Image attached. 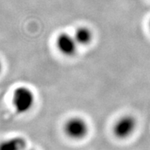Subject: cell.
<instances>
[{
    "mask_svg": "<svg viewBox=\"0 0 150 150\" xmlns=\"http://www.w3.org/2000/svg\"><path fill=\"white\" fill-rule=\"evenodd\" d=\"M35 102V96L29 87L20 86L17 87L12 95V104L16 112L23 114L29 112Z\"/></svg>",
    "mask_w": 150,
    "mask_h": 150,
    "instance_id": "cell-1",
    "label": "cell"
},
{
    "mask_svg": "<svg viewBox=\"0 0 150 150\" xmlns=\"http://www.w3.org/2000/svg\"><path fill=\"white\" fill-rule=\"evenodd\" d=\"M64 132L71 139L82 140L89 133V125L81 117H72L64 122Z\"/></svg>",
    "mask_w": 150,
    "mask_h": 150,
    "instance_id": "cell-2",
    "label": "cell"
},
{
    "mask_svg": "<svg viewBox=\"0 0 150 150\" xmlns=\"http://www.w3.org/2000/svg\"><path fill=\"white\" fill-rule=\"evenodd\" d=\"M136 127V119L132 115H124L115 122L112 127V133L119 139H127L134 133Z\"/></svg>",
    "mask_w": 150,
    "mask_h": 150,
    "instance_id": "cell-3",
    "label": "cell"
},
{
    "mask_svg": "<svg viewBox=\"0 0 150 150\" xmlns=\"http://www.w3.org/2000/svg\"><path fill=\"white\" fill-rule=\"evenodd\" d=\"M56 46L61 54L67 57H72L76 54L77 45L74 35L67 32H62L56 38Z\"/></svg>",
    "mask_w": 150,
    "mask_h": 150,
    "instance_id": "cell-4",
    "label": "cell"
},
{
    "mask_svg": "<svg viewBox=\"0 0 150 150\" xmlns=\"http://www.w3.org/2000/svg\"><path fill=\"white\" fill-rule=\"evenodd\" d=\"M27 142L22 136H13L0 142V150H25Z\"/></svg>",
    "mask_w": 150,
    "mask_h": 150,
    "instance_id": "cell-5",
    "label": "cell"
},
{
    "mask_svg": "<svg viewBox=\"0 0 150 150\" xmlns=\"http://www.w3.org/2000/svg\"><path fill=\"white\" fill-rule=\"evenodd\" d=\"M78 45H87L93 40V33L91 30L85 26H81L75 30L73 35Z\"/></svg>",
    "mask_w": 150,
    "mask_h": 150,
    "instance_id": "cell-6",
    "label": "cell"
},
{
    "mask_svg": "<svg viewBox=\"0 0 150 150\" xmlns=\"http://www.w3.org/2000/svg\"><path fill=\"white\" fill-rule=\"evenodd\" d=\"M2 68V62H1V61H0V73H1Z\"/></svg>",
    "mask_w": 150,
    "mask_h": 150,
    "instance_id": "cell-7",
    "label": "cell"
},
{
    "mask_svg": "<svg viewBox=\"0 0 150 150\" xmlns=\"http://www.w3.org/2000/svg\"><path fill=\"white\" fill-rule=\"evenodd\" d=\"M25 150H34V149H26Z\"/></svg>",
    "mask_w": 150,
    "mask_h": 150,
    "instance_id": "cell-8",
    "label": "cell"
},
{
    "mask_svg": "<svg viewBox=\"0 0 150 150\" xmlns=\"http://www.w3.org/2000/svg\"><path fill=\"white\" fill-rule=\"evenodd\" d=\"M149 28H150V21H149Z\"/></svg>",
    "mask_w": 150,
    "mask_h": 150,
    "instance_id": "cell-9",
    "label": "cell"
}]
</instances>
